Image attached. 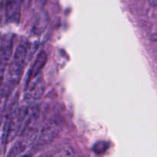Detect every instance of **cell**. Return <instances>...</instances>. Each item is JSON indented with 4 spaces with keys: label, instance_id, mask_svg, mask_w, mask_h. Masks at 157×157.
Instances as JSON below:
<instances>
[{
    "label": "cell",
    "instance_id": "6da1fadb",
    "mask_svg": "<svg viewBox=\"0 0 157 157\" xmlns=\"http://www.w3.org/2000/svg\"><path fill=\"white\" fill-rule=\"evenodd\" d=\"M29 46L27 42H21L17 47L12 58V62L9 64L8 70L7 83L6 87L9 90L12 89L19 83L24 70L25 63L29 53Z\"/></svg>",
    "mask_w": 157,
    "mask_h": 157
},
{
    "label": "cell",
    "instance_id": "7a4b0ae2",
    "mask_svg": "<svg viewBox=\"0 0 157 157\" xmlns=\"http://www.w3.org/2000/svg\"><path fill=\"white\" fill-rule=\"evenodd\" d=\"M61 129V123L59 121L52 119L46 123L43 126L41 132L39 133L38 137L37 138L36 147H45L48 144H50L55 138L58 136Z\"/></svg>",
    "mask_w": 157,
    "mask_h": 157
},
{
    "label": "cell",
    "instance_id": "3957f363",
    "mask_svg": "<svg viewBox=\"0 0 157 157\" xmlns=\"http://www.w3.org/2000/svg\"><path fill=\"white\" fill-rule=\"evenodd\" d=\"M13 46V36L5 35L0 38V87L3 80L5 69L10 58Z\"/></svg>",
    "mask_w": 157,
    "mask_h": 157
},
{
    "label": "cell",
    "instance_id": "277c9868",
    "mask_svg": "<svg viewBox=\"0 0 157 157\" xmlns=\"http://www.w3.org/2000/svg\"><path fill=\"white\" fill-rule=\"evenodd\" d=\"M44 91V83L41 75L26 83L25 99L27 101H37L42 97Z\"/></svg>",
    "mask_w": 157,
    "mask_h": 157
},
{
    "label": "cell",
    "instance_id": "5b68a950",
    "mask_svg": "<svg viewBox=\"0 0 157 157\" xmlns=\"http://www.w3.org/2000/svg\"><path fill=\"white\" fill-rule=\"evenodd\" d=\"M23 0H6V16L9 21L18 22Z\"/></svg>",
    "mask_w": 157,
    "mask_h": 157
},
{
    "label": "cell",
    "instance_id": "8992f818",
    "mask_svg": "<svg viewBox=\"0 0 157 157\" xmlns=\"http://www.w3.org/2000/svg\"><path fill=\"white\" fill-rule=\"evenodd\" d=\"M48 56L47 54L44 52H41L36 57V59L34 61L33 64L32 65L30 71L29 72V78H28L27 82L30 81L31 80L34 79L38 75H41L42 69L44 68L46 62H47Z\"/></svg>",
    "mask_w": 157,
    "mask_h": 157
},
{
    "label": "cell",
    "instance_id": "52a82bcc",
    "mask_svg": "<svg viewBox=\"0 0 157 157\" xmlns=\"http://www.w3.org/2000/svg\"><path fill=\"white\" fill-rule=\"evenodd\" d=\"M48 18L47 14L44 13V12L41 13L37 19L35 24L34 25L33 28H32V33L35 35H41L45 29L48 25Z\"/></svg>",
    "mask_w": 157,
    "mask_h": 157
},
{
    "label": "cell",
    "instance_id": "ba28073f",
    "mask_svg": "<svg viewBox=\"0 0 157 157\" xmlns=\"http://www.w3.org/2000/svg\"><path fill=\"white\" fill-rule=\"evenodd\" d=\"M75 153L71 146H61L54 151L50 157H75Z\"/></svg>",
    "mask_w": 157,
    "mask_h": 157
},
{
    "label": "cell",
    "instance_id": "9c48e42d",
    "mask_svg": "<svg viewBox=\"0 0 157 157\" xmlns=\"http://www.w3.org/2000/svg\"><path fill=\"white\" fill-rule=\"evenodd\" d=\"M11 90L6 87L3 88L2 92L0 94V125L2 121V115L5 109H6V103H7V99L9 96Z\"/></svg>",
    "mask_w": 157,
    "mask_h": 157
},
{
    "label": "cell",
    "instance_id": "30bf717a",
    "mask_svg": "<svg viewBox=\"0 0 157 157\" xmlns=\"http://www.w3.org/2000/svg\"><path fill=\"white\" fill-rule=\"evenodd\" d=\"M148 2L152 7H156L157 6V0H148Z\"/></svg>",
    "mask_w": 157,
    "mask_h": 157
},
{
    "label": "cell",
    "instance_id": "8fae6325",
    "mask_svg": "<svg viewBox=\"0 0 157 157\" xmlns=\"http://www.w3.org/2000/svg\"><path fill=\"white\" fill-rule=\"evenodd\" d=\"M19 157H32V156H31L30 153H25V154H22Z\"/></svg>",
    "mask_w": 157,
    "mask_h": 157
},
{
    "label": "cell",
    "instance_id": "7c38bea8",
    "mask_svg": "<svg viewBox=\"0 0 157 157\" xmlns=\"http://www.w3.org/2000/svg\"><path fill=\"white\" fill-rule=\"evenodd\" d=\"M31 2V0H23V3H25V4H29Z\"/></svg>",
    "mask_w": 157,
    "mask_h": 157
},
{
    "label": "cell",
    "instance_id": "4fadbf2b",
    "mask_svg": "<svg viewBox=\"0 0 157 157\" xmlns=\"http://www.w3.org/2000/svg\"><path fill=\"white\" fill-rule=\"evenodd\" d=\"M41 157H50V156H41Z\"/></svg>",
    "mask_w": 157,
    "mask_h": 157
}]
</instances>
